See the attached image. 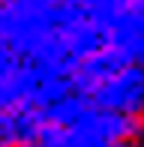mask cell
I'll list each match as a JSON object with an SVG mask.
<instances>
[{
  "label": "cell",
  "instance_id": "obj_1",
  "mask_svg": "<svg viewBox=\"0 0 144 147\" xmlns=\"http://www.w3.org/2000/svg\"><path fill=\"white\" fill-rule=\"evenodd\" d=\"M93 18L111 54L144 66V0H96Z\"/></svg>",
  "mask_w": 144,
  "mask_h": 147
},
{
  "label": "cell",
  "instance_id": "obj_2",
  "mask_svg": "<svg viewBox=\"0 0 144 147\" xmlns=\"http://www.w3.org/2000/svg\"><path fill=\"white\" fill-rule=\"evenodd\" d=\"M87 99L99 108L129 120H144V66L141 63H117L114 69L93 84Z\"/></svg>",
  "mask_w": 144,
  "mask_h": 147
},
{
  "label": "cell",
  "instance_id": "obj_3",
  "mask_svg": "<svg viewBox=\"0 0 144 147\" xmlns=\"http://www.w3.org/2000/svg\"><path fill=\"white\" fill-rule=\"evenodd\" d=\"M42 132V117L36 108L0 111V147H18L21 141Z\"/></svg>",
  "mask_w": 144,
  "mask_h": 147
},
{
  "label": "cell",
  "instance_id": "obj_4",
  "mask_svg": "<svg viewBox=\"0 0 144 147\" xmlns=\"http://www.w3.org/2000/svg\"><path fill=\"white\" fill-rule=\"evenodd\" d=\"M18 147H54V138H51L48 132H39V135L27 138V141H21Z\"/></svg>",
  "mask_w": 144,
  "mask_h": 147
},
{
  "label": "cell",
  "instance_id": "obj_5",
  "mask_svg": "<svg viewBox=\"0 0 144 147\" xmlns=\"http://www.w3.org/2000/svg\"><path fill=\"white\" fill-rule=\"evenodd\" d=\"M123 147H144V135H138V138H132V141H126Z\"/></svg>",
  "mask_w": 144,
  "mask_h": 147
}]
</instances>
